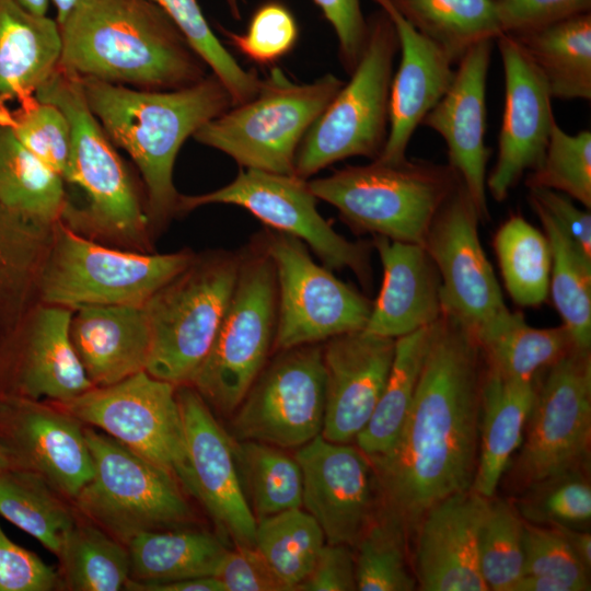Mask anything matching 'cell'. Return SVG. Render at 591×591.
<instances>
[{
	"instance_id": "obj_25",
	"label": "cell",
	"mask_w": 591,
	"mask_h": 591,
	"mask_svg": "<svg viewBox=\"0 0 591 591\" xmlns=\"http://www.w3.org/2000/svg\"><path fill=\"white\" fill-rule=\"evenodd\" d=\"M372 1L392 20L401 51L391 83L389 134L382 152L374 160L399 163L406 159L415 130L450 86L454 63L440 46L399 13L392 0Z\"/></svg>"
},
{
	"instance_id": "obj_23",
	"label": "cell",
	"mask_w": 591,
	"mask_h": 591,
	"mask_svg": "<svg viewBox=\"0 0 591 591\" xmlns=\"http://www.w3.org/2000/svg\"><path fill=\"white\" fill-rule=\"evenodd\" d=\"M395 341L364 329L324 341V439L349 443L366 427L389 378Z\"/></svg>"
},
{
	"instance_id": "obj_21",
	"label": "cell",
	"mask_w": 591,
	"mask_h": 591,
	"mask_svg": "<svg viewBox=\"0 0 591 591\" xmlns=\"http://www.w3.org/2000/svg\"><path fill=\"white\" fill-rule=\"evenodd\" d=\"M505 76V103L496 163L486 177L493 198L502 201L526 171L542 160L553 123L552 96L545 81L517 40H495Z\"/></svg>"
},
{
	"instance_id": "obj_32",
	"label": "cell",
	"mask_w": 591,
	"mask_h": 591,
	"mask_svg": "<svg viewBox=\"0 0 591 591\" xmlns=\"http://www.w3.org/2000/svg\"><path fill=\"white\" fill-rule=\"evenodd\" d=\"M126 545L128 580L139 584L215 576L229 549L219 535L182 528L141 533Z\"/></svg>"
},
{
	"instance_id": "obj_10",
	"label": "cell",
	"mask_w": 591,
	"mask_h": 591,
	"mask_svg": "<svg viewBox=\"0 0 591 591\" xmlns=\"http://www.w3.org/2000/svg\"><path fill=\"white\" fill-rule=\"evenodd\" d=\"M277 327V283L262 244L241 254L235 287L192 385L223 415L239 407L267 363Z\"/></svg>"
},
{
	"instance_id": "obj_7",
	"label": "cell",
	"mask_w": 591,
	"mask_h": 591,
	"mask_svg": "<svg viewBox=\"0 0 591 591\" xmlns=\"http://www.w3.org/2000/svg\"><path fill=\"white\" fill-rule=\"evenodd\" d=\"M344 83L333 73L297 83L274 67L256 96L231 106L193 138L228 154L244 169L294 174L300 142Z\"/></svg>"
},
{
	"instance_id": "obj_8",
	"label": "cell",
	"mask_w": 591,
	"mask_h": 591,
	"mask_svg": "<svg viewBox=\"0 0 591 591\" xmlns=\"http://www.w3.org/2000/svg\"><path fill=\"white\" fill-rule=\"evenodd\" d=\"M240 264L236 253L195 256L143 304L151 333L150 375L176 386L190 384L225 314Z\"/></svg>"
},
{
	"instance_id": "obj_63",
	"label": "cell",
	"mask_w": 591,
	"mask_h": 591,
	"mask_svg": "<svg viewBox=\"0 0 591 591\" xmlns=\"http://www.w3.org/2000/svg\"><path fill=\"white\" fill-rule=\"evenodd\" d=\"M227 5L235 20H240V0H225Z\"/></svg>"
},
{
	"instance_id": "obj_20",
	"label": "cell",
	"mask_w": 591,
	"mask_h": 591,
	"mask_svg": "<svg viewBox=\"0 0 591 591\" xmlns=\"http://www.w3.org/2000/svg\"><path fill=\"white\" fill-rule=\"evenodd\" d=\"M0 443L12 465L44 477L74 500L94 473L81 421L26 397L0 399Z\"/></svg>"
},
{
	"instance_id": "obj_39",
	"label": "cell",
	"mask_w": 591,
	"mask_h": 591,
	"mask_svg": "<svg viewBox=\"0 0 591 591\" xmlns=\"http://www.w3.org/2000/svg\"><path fill=\"white\" fill-rule=\"evenodd\" d=\"M62 496L40 475L10 465L0 468V514L58 555L76 523Z\"/></svg>"
},
{
	"instance_id": "obj_27",
	"label": "cell",
	"mask_w": 591,
	"mask_h": 591,
	"mask_svg": "<svg viewBox=\"0 0 591 591\" xmlns=\"http://www.w3.org/2000/svg\"><path fill=\"white\" fill-rule=\"evenodd\" d=\"M70 336L94 386H108L146 370L151 333L143 305L76 308Z\"/></svg>"
},
{
	"instance_id": "obj_26",
	"label": "cell",
	"mask_w": 591,
	"mask_h": 591,
	"mask_svg": "<svg viewBox=\"0 0 591 591\" xmlns=\"http://www.w3.org/2000/svg\"><path fill=\"white\" fill-rule=\"evenodd\" d=\"M383 280L364 331L398 338L434 323L441 315V283L424 245L374 235Z\"/></svg>"
},
{
	"instance_id": "obj_13",
	"label": "cell",
	"mask_w": 591,
	"mask_h": 591,
	"mask_svg": "<svg viewBox=\"0 0 591 591\" xmlns=\"http://www.w3.org/2000/svg\"><path fill=\"white\" fill-rule=\"evenodd\" d=\"M176 385L140 371L108 386H94L60 407L102 429L121 444L170 472L194 495Z\"/></svg>"
},
{
	"instance_id": "obj_38",
	"label": "cell",
	"mask_w": 591,
	"mask_h": 591,
	"mask_svg": "<svg viewBox=\"0 0 591 591\" xmlns=\"http://www.w3.org/2000/svg\"><path fill=\"white\" fill-rule=\"evenodd\" d=\"M456 65L470 47L501 35L495 0H392Z\"/></svg>"
},
{
	"instance_id": "obj_44",
	"label": "cell",
	"mask_w": 591,
	"mask_h": 591,
	"mask_svg": "<svg viewBox=\"0 0 591 591\" xmlns=\"http://www.w3.org/2000/svg\"><path fill=\"white\" fill-rule=\"evenodd\" d=\"M407 532L385 511L379 509L358 543L355 554L357 590L413 591L416 577L406 559Z\"/></svg>"
},
{
	"instance_id": "obj_35",
	"label": "cell",
	"mask_w": 591,
	"mask_h": 591,
	"mask_svg": "<svg viewBox=\"0 0 591 591\" xmlns=\"http://www.w3.org/2000/svg\"><path fill=\"white\" fill-rule=\"evenodd\" d=\"M54 225L0 209V336L12 329L38 292Z\"/></svg>"
},
{
	"instance_id": "obj_5",
	"label": "cell",
	"mask_w": 591,
	"mask_h": 591,
	"mask_svg": "<svg viewBox=\"0 0 591 591\" xmlns=\"http://www.w3.org/2000/svg\"><path fill=\"white\" fill-rule=\"evenodd\" d=\"M459 182L449 165L407 159L347 165L308 181L314 196L334 206L352 229L420 245Z\"/></svg>"
},
{
	"instance_id": "obj_48",
	"label": "cell",
	"mask_w": 591,
	"mask_h": 591,
	"mask_svg": "<svg viewBox=\"0 0 591 591\" xmlns=\"http://www.w3.org/2000/svg\"><path fill=\"white\" fill-rule=\"evenodd\" d=\"M528 187L563 193L591 208V131L567 134L555 120L544 155L530 171Z\"/></svg>"
},
{
	"instance_id": "obj_64",
	"label": "cell",
	"mask_w": 591,
	"mask_h": 591,
	"mask_svg": "<svg viewBox=\"0 0 591 591\" xmlns=\"http://www.w3.org/2000/svg\"><path fill=\"white\" fill-rule=\"evenodd\" d=\"M10 465H12V463L10 461V457H9L7 451L4 450V448L0 443V468L7 467V466H10Z\"/></svg>"
},
{
	"instance_id": "obj_16",
	"label": "cell",
	"mask_w": 591,
	"mask_h": 591,
	"mask_svg": "<svg viewBox=\"0 0 591 591\" xmlns=\"http://www.w3.org/2000/svg\"><path fill=\"white\" fill-rule=\"evenodd\" d=\"M324 410L323 346L279 350L235 409L231 437L282 449L300 448L321 434Z\"/></svg>"
},
{
	"instance_id": "obj_2",
	"label": "cell",
	"mask_w": 591,
	"mask_h": 591,
	"mask_svg": "<svg viewBox=\"0 0 591 591\" xmlns=\"http://www.w3.org/2000/svg\"><path fill=\"white\" fill-rule=\"evenodd\" d=\"M60 32L59 68L141 90L197 83L209 68L150 0H78Z\"/></svg>"
},
{
	"instance_id": "obj_59",
	"label": "cell",
	"mask_w": 591,
	"mask_h": 591,
	"mask_svg": "<svg viewBox=\"0 0 591 591\" xmlns=\"http://www.w3.org/2000/svg\"><path fill=\"white\" fill-rule=\"evenodd\" d=\"M560 531L583 565L591 568V535L587 530L553 526Z\"/></svg>"
},
{
	"instance_id": "obj_42",
	"label": "cell",
	"mask_w": 591,
	"mask_h": 591,
	"mask_svg": "<svg viewBox=\"0 0 591 591\" xmlns=\"http://www.w3.org/2000/svg\"><path fill=\"white\" fill-rule=\"evenodd\" d=\"M325 541L316 520L301 508L256 521L254 546L290 591L310 575Z\"/></svg>"
},
{
	"instance_id": "obj_62",
	"label": "cell",
	"mask_w": 591,
	"mask_h": 591,
	"mask_svg": "<svg viewBox=\"0 0 591 591\" xmlns=\"http://www.w3.org/2000/svg\"><path fill=\"white\" fill-rule=\"evenodd\" d=\"M78 0H50L56 10V22L61 23L72 10Z\"/></svg>"
},
{
	"instance_id": "obj_11",
	"label": "cell",
	"mask_w": 591,
	"mask_h": 591,
	"mask_svg": "<svg viewBox=\"0 0 591 591\" xmlns=\"http://www.w3.org/2000/svg\"><path fill=\"white\" fill-rule=\"evenodd\" d=\"M94 473L74 502L125 544L141 533L177 529L192 519L178 480L105 432L84 429Z\"/></svg>"
},
{
	"instance_id": "obj_14",
	"label": "cell",
	"mask_w": 591,
	"mask_h": 591,
	"mask_svg": "<svg viewBox=\"0 0 591 591\" xmlns=\"http://www.w3.org/2000/svg\"><path fill=\"white\" fill-rule=\"evenodd\" d=\"M260 244L276 274V350L364 329L372 302L315 263L302 241L270 229Z\"/></svg>"
},
{
	"instance_id": "obj_53",
	"label": "cell",
	"mask_w": 591,
	"mask_h": 591,
	"mask_svg": "<svg viewBox=\"0 0 591 591\" xmlns=\"http://www.w3.org/2000/svg\"><path fill=\"white\" fill-rule=\"evenodd\" d=\"M61 584L59 572L13 543L0 526V591H51Z\"/></svg>"
},
{
	"instance_id": "obj_1",
	"label": "cell",
	"mask_w": 591,
	"mask_h": 591,
	"mask_svg": "<svg viewBox=\"0 0 591 591\" xmlns=\"http://www.w3.org/2000/svg\"><path fill=\"white\" fill-rule=\"evenodd\" d=\"M485 360L473 329L442 311L406 420L394 445L370 459L381 507L414 534L438 501L472 488L476 473Z\"/></svg>"
},
{
	"instance_id": "obj_55",
	"label": "cell",
	"mask_w": 591,
	"mask_h": 591,
	"mask_svg": "<svg viewBox=\"0 0 591 591\" xmlns=\"http://www.w3.org/2000/svg\"><path fill=\"white\" fill-rule=\"evenodd\" d=\"M332 25L338 42L339 60L348 74L364 50L368 22L360 0H313Z\"/></svg>"
},
{
	"instance_id": "obj_4",
	"label": "cell",
	"mask_w": 591,
	"mask_h": 591,
	"mask_svg": "<svg viewBox=\"0 0 591 591\" xmlns=\"http://www.w3.org/2000/svg\"><path fill=\"white\" fill-rule=\"evenodd\" d=\"M33 97L57 105L71 127V149L62 177L83 192L85 206H67L61 219L68 221L66 224L142 248L149 215L117 148L91 113L80 78L58 67Z\"/></svg>"
},
{
	"instance_id": "obj_49",
	"label": "cell",
	"mask_w": 591,
	"mask_h": 591,
	"mask_svg": "<svg viewBox=\"0 0 591 591\" xmlns=\"http://www.w3.org/2000/svg\"><path fill=\"white\" fill-rule=\"evenodd\" d=\"M0 117L28 151L63 176L71 149V127L57 105L32 97L10 115L0 113Z\"/></svg>"
},
{
	"instance_id": "obj_36",
	"label": "cell",
	"mask_w": 591,
	"mask_h": 591,
	"mask_svg": "<svg viewBox=\"0 0 591 591\" xmlns=\"http://www.w3.org/2000/svg\"><path fill=\"white\" fill-rule=\"evenodd\" d=\"M430 325L396 338L389 378L366 427L357 436L358 448L369 457L384 455L396 442L412 406Z\"/></svg>"
},
{
	"instance_id": "obj_52",
	"label": "cell",
	"mask_w": 591,
	"mask_h": 591,
	"mask_svg": "<svg viewBox=\"0 0 591 591\" xmlns=\"http://www.w3.org/2000/svg\"><path fill=\"white\" fill-rule=\"evenodd\" d=\"M501 34L517 36L581 13L591 0H495Z\"/></svg>"
},
{
	"instance_id": "obj_12",
	"label": "cell",
	"mask_w": 591,
	"mask_h": 591,
	"mask_svg": "<svg viewBox=\"0 0 591 591\" xmlns=\"http://www.w3.org/2000/svg\"><path fill=\"white\" fill-rule=\"evenodd\" d=\"M590 442L591 355L573 347L535 379L511 485L522 493L545 478L589 468Z\"/></svg>"
},
{
	"instance_id": "obj_50",
	"label": "cell",
	"mask_w": 591,
	"mask_h": 591,
	"mask_svg": "<svg viewBox=\"0 0 591 591\" xmlns=\"http://www.w3.org/2000/svg\"><path fill=\"white\" fill-rule=\"evenodd\" d=\"M524 575L552 578L571 591L590 590L589 572L560 531L524 521Z\"/></svg>"
},
{
	"instance_id": "obj_60",
	"label": "cell",
	"mask_w": 591,
	"mask_h": 591,
	"mask_svg": "<svg viewBox=\"0 0 591 591\" xmlns=\"http://www.w3.org/2000/svg\"><path fill=\"white\" fill-rule=\"evenodd\" d=\"M512 591H571L561 581L533 575H523L514 584Z\"/></svg>"
},
{
	"instance_id": "obj_51",
	"label": "cell",
	"mask_w": 591,
	"mask_h": 591,
	"mask_svg": "<svg viewBox=\"0 0 591 591\" xmlns=\"http://www.w3.org/2000/svg\"><path fill=\"white\" fill-rule=\"evenodd\" d=\"M230 44L254 62L268 65L296 45L299 28L292 12L279 1H267L253 13L246 32L223 30Z\"/></svg>"
},
{
	"instance_id": "obj_30",
	"label": "cell",
	"mask_w": 591,
	"mask_h": 591,
	"mask_svg": "<svg viewBox=\"0 0 591 591\" xmlns=\"http://www.w3.org/2000/svg\"><path fill=\"white\" fill-rule=\"evenodd\" d=\"M60 48L55 19L0 0V105L32 99L58 69Z\"/></svg>"
},
{
	"instance_id": "obj_54",
	"label": "cell",
	"mask_w": 591,
	"mask_h": 591,
	"mask_svg": "<svg viewBox=\"0 0 591 591\" xmlns=\"http://www.w3.org/2000/svg\"><path fill=\"white\" fill-rule=\"evenodd\" d=\"M215 577L224 591H290L255 546L234 545V549H228Z\"/></svg>"
},
{
	"instance_id": "obj_57",
	"label": "cell",
	"mask_w": 591,
	"mask_h": 591,
	"mask_svg": "<svg viewBox=\"0 0 591 591\" xmlns=\"http://www.w3.org/2000/svg\"><path fill=\"white\" fill-rule=\"evenodd\" d=\"M529 201L542 207L591 258V215L578 208L567 195L542 187H529Z\"/></svg>"
},
{
	"instance_id": "obj_17",
	"label": "cell",
	"mask_w": 591,
	"mask_h": 591,
	"mask_svg": "<svg viewBox=\"0 0 591 591\" xmlns=\"http://www.w3.org/2000/svg\"><path fill=\"white\" fill-rule=\"evenodd\" d=\"M479 220L459 182L436 213L424 244L440 278L443 310L473 331L509 310L479 241Z\"/></svg>"
},
{
	"instance_id": "obj_58",
	"label": "cell",
	"mask_w": 591,
	"mask_h": 591,
	"mask_svg": "<svg viewBox=\"0 0 591 591\" xmlns=\"http://www.w3.org/2000/svg\"><path fill=\"white\" fill-rule=\"evenodd\" d=\"M125 588L134 591H224L223 586L215 576L151 584H139L127 580Z\"/></svg>"
},
{
	"instance_id": "obj_56",
	"label": "cell",
	"mask_w": 591,
	"mask_h": 591,
	"mask_svg": "<svg viewBox=\"0 0 591 591\" xmlns=\"http://www.w3.org/2000/svg\"><path fill=\"white\" fill-rule=\"evenodd\" d=\"M297 591H354L357 590L355 554L345 544L327 543L323 546L310 575Z\"/></svg>"
},
{
	"instance_id": "obj_19",
	"label": "cell",
	"mask_w": 591,
	"mask_h": 591,
	"mask_svg": "<svg viewBox=\"0 0 591 591\" xmlns=\"http://www.w3.org/2000/svg\"><path fill=\"white\" fill-rule=\"evenodd\" d=\"M176 396L194 480L193 496L207 509L223 541L254 546L256 519L243 489L234 439L192 385H178Z\"/></svg>"
},
{
	"instance_id": "obj_24",
	"label": "cell",
	"mask_w": 591,
	"mask_h": 591,
	"mask_svg": "<svg viewBox=\"0 0 591 591\" xmlns=\"http://www.w3.org/2000/svg\"><path fill=\"white\" fill-rule=\"evenodd\" d=\"M489 500L468 489L425 512L414 532L419 590L488 591L478 567L477 540Z\"/></svg>"
},
{
	"instance_id": "obj_3",
	"label": "cell",
	"mask_w": 591,
	"mask_h": 591,
	"mask_svg": "<svg viewBox=\"0 0 591 591\" xmlns=\"http://www.w3.org/2000/svg\"><path fill=\"white\" fill-rule=\"evenodd\" d=\"M82 92L116 148L137 165L147 193L148 213L164 221L178 211L173 183L176 157L189 137L232 106L221 81L209 72L176 90H141L80 78Z\"/></svg>"
},
{
	"instance_id": "obj_28",
	"label": "cell",
	"mask_w": 591,
	"mask_h": 591,
	"mask_svg": "<svg viewBox=\"0 0 591 591\" xmlns=\"http://www.w3.org/2000/svg\"><path fill=\"white\" fill-rule=\"evenodd\" d=\"M72 313L70 308L51 304L35 311L19 367L22 397L65 403L94 387L71 340Z\"/></svg>"
},
{
	"instance_id": "obj_34",
	"label": "cell",
	"mask_w": 591,
	"mask_h": 591,
	"mask_svg": "<svg viewBox=\"0 0 591 591\" xmlns=\"http://www.w3.org/2000/svg\"><path fill=\"white\" fill-rule=\"evenodd\" d=\"M67 204L62 176L28 151L0 117V209L53 225Z\"/></svg>"
},
{
	"instance_id": "obj_40",
	"label": "cell",
	"mask_w": 591,
	"mask_h": 591,
	"mask_svg": "<svg viewBox=\"0 0 591 591\" xmlns=\"http://www.w3.org/2000/svg\"><path fill=\"white\" fill-rule=\"evenodd\" d=\"M494 247L511 299L521 306L544 302L549 291L552 264L546 235L514 215L498 229Z\"/></svg>"
},
{
	"instance_id": "obj_31",
	"label": "cell",
	"mask_w": 591,
	"mask_h": 591,
	"mask_svg": "<svg viewBox=\"0 0 591 591\" xmlns=\"http://www.w3.org/2000/svg\"><path fill=\"white\" fill-rule=\"evenodd\" d=\"M513 37L552 99L591 100V12Z\"/></svg>"
},
{
	"instance_id": "obj_6",
	"label": "cell",
	"mask_w": 591,
	"mask_h": 591,
	"mask_svg": "<svg viewBox=\"0 0 591 591\" xmlns=\"http://www.w3.org/2000/svg\"><path fill=\"white\" fill-rule=\"evenodd\" d=\"M364 50L350 80L312 124L296 153L294 175L308 179L352 157L376 159L389 134L390 91L398 53L395 26L379 9L367 18Z\"/></svg>"
},
{
	"instance_id": "obj_9",
	"label": "cell",
	"mask_w": 591,
	"mask_h": 591,
	"mask_svg": "<svg viewBox=\"0 0 591 591\" xmlns=\"http://www.w3.org/2000/svg\"><path fill=\"white\" fill-rule=\"evenodd\" d=\"M190 252L144 254L108 248L55 223L42 268L38 294L44 304L143 305L194 260Z\"/></svg>"
},
{
	"instance_id": "obj_29",
	"label": "cell",
	"mask_w": 591,
	"mask_h": 591,
	"mask_svg": "<svg viewBox=\"0 0 591 591\" xmlns=\"http://www.w3.org/2000/svg\"><path fill=\"white\" fill-rule=\"evenodd\" d=\"M534 394L535 381L508 378L486 367L478 459L471 488L480 496L494 498L511 457L522 443Z\"/></svg>"
},
{
	"instance_id": "obj_18",
	"label": "cell",
	"mask_w": 591,
	"mask_h": 591,
	"mask_svg": "<svg viewBox=\"0 0 591 591\" xmlns=\"http://www.w3.org/2000/svg\"><path fill=\"white\" fill-rule=\"evenodd\" d=\"M294 456L302 472V507L327 543L355 547L381 507L370 459L358 447L321 434L298 448Z\"/></svg>"
},
{
	"instance_id": "obj_22",
	"label": "cell",
	"mask_w": 591,
	"mask_h": 591,
	"mask_svg": "<svg viewBox=\"0 0 591 591\" xmlns=\"http://www.w3.org/2000/svg\"><path fill=\"white\" fill-rule=\"evenodd\" d=\"M495 39L476 43L455 65L447 92L421 125L444 140L449 166L468 193L478 216L488 217L486 167L491 150L486 146V86Z\"/></svg>"
},
{
	"instance_id": "obj_45",
	"label": "cell",
	"mask_w": 591,
	"mask_h": 591,
	"mask_svg": "<svg viewBox=\"0 0 591 591\" xmlns=\"http://www.w3.org/2000/svg\"><path fill=\"white\" fill-rule=\"evenodd\" d=\"M524 520L513 502L493 498L478 532L477 558L488 590L512 591L524 575Z\"/></svg>"
},
{
	"instance_id": "obj_33",
	"label": "cell",
	"mask_w": 591,
	"mask_h": 591,
	"mask_svg": "<svg viewBox=\"0 0 591 591\" xmlns=\"http://www.w3.org/2000/svg\"><path fill=\"white\" fill-rule=\"evenodd\" d=\"M473 332L486 367L525 381H535L576 347L564 324L552 328L533 327L522 314L510 310Z\"/></svg>"
},
{
	"instance_id": "obj_47",
	"label": "cell",
	"mask_w": 591,
	"mask_h": 591,
	"mask_svg": "<svg viewBox=\"0 0 591 591\" xmlns=\"http://www.w3.org/2000/svg\"><path fill=\"white\" fill-rule=\"evenodd\" d=\"M589 468L568 471L540 480L513 502L525 522L588 530L591 521Z\"/></svg>"
},
{
	"instance_id": "obj_37",
	"label": "cell",
	"mask_w": 591,
	"mask_h": 591,
	"mask_svg": "<svg viewBox=\"0 0 591 591\" xmlns=\"http://www.w3.org/2000/svg\"><path fill=\"white\" fill-rule=\"evenodd\" d=\"M551 247L549 290L575 346H591V258L538 205L530 202Z\"/></svg>"
},
{
	"instance_id": "obj_43",
	"label": "cell",
	"mask_w": 591,
	"mask_h": 591,
	"mask_svg": "<svg viewBox=\"0 0 591 591\" xmlns=\"http://www.w3.org/2000/svg\"><path fill=\"white\" fill-rule=\"evenodd\" d=\"M235 450L256 521L302 507V472L296 456L258 441H235Z\"/></svg>"
},
{
	"instance_id": "obj_46",
	"label": "cell",
	"mask_w": 591,
	"mask_h": 591,
	"mask_svg": "<svg viewBox=\"0 0 591 591\" xmlns=\"http://www.w3.org/2000/svg\"><path fill=\"white\" fill-rule=\"evenodd\" d=\"M158 4L184 35L192 48L225 86L232 106L252 100L262 79L255 70H245L215 35L198 0H150Z\"/></svg>"
},
{
	"instance_id": "obj_15",
	"label": "cell",
	"mask_w": 591,
	"mask_h": 591,
	"mask_svg": "<svg viewBox=\"0 0 591 591\" xmlns=\"http://www.w3.org/2000/svg\"><path fill=\"white\" fill-rule=\"evenodd\" d=\"M316 202L304 178L244 169L221 188L195 196L181 195L178 211L211 204L242 207L271 230L302 241L328 269H350L362 283H369V245L338 234L321 216Z\"/></svg>"
},
{
	"instance_id": "obj_41",
	"label": "cell",
	"mask_w": 591,
	"mask_h": 591,
	"mask_svg": "<svg viewBox=\"0 0 591 591\" xmlns=\"http://www.w3.org/2000/svg\"><path fill=\"white\" fill-rule=\"evenodd\" d=\"M57 556L61 581L74 591H117L129 578L127 547L96 524L76 521Z\"/></svg>"
},
{
	"instance_id": "obj_61",
	"label": "cell",
	"mask_w": 591,
	"mask_h": 591,
	"mask_svg": "<svg viewBox=\"0 0 591 591\" xmlns=\"http://www.w3.org/2000/svg\"><path fill=\"white\" fill-rule=\"evenodd\" d=\"M26 11L36 15H48L50 0H14Z\"/></svg>"
}]
</instances>
